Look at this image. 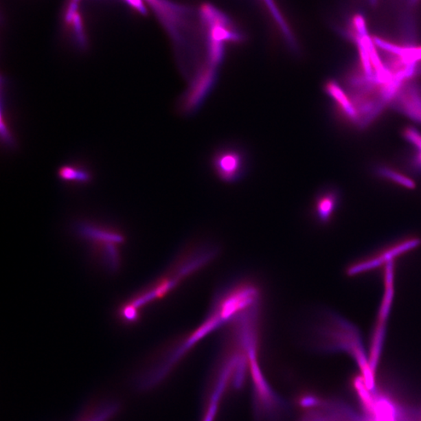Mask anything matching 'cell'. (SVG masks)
Here are the masks:
<instances>
[{"instance_id": "5b68a950", "label": "cell", "mask_w": 421, "mask_h": 421, "mask_svg": "<svg viewBox=\"0 0 421 421\" xmlns=\"http://www.w3.org/2000/svg\"><path fill=\"white\" fill-rule=\"evenodd\" d=\"M326 93L331 98L334 102L337 113L345 122L359 126V115L347 91L343 86L339 84L337 80L330 79L327 80L324 85Z\"/></svg>"}, {"instance_id": "9c48e42d", "label": "cell", "mask_w": 421, "mask_h": 421, "mask_svg": "<svg viewBox=\"0 0 421 421\" xmlns=\"http://www.w3.org/2000/svg\"><path fill=\"white\" fill-rule=\"evenodd\" d=\"M402 135L406 141L411 144L416 149V152L421 153V132L413 126H406L402 130Z\"/></svg>"}, {"instance_id": "3957f363", "label": "cell", "mask_w": 421, "mask_h": 421, "mask_svg": "<svg viewBox=\"0 0 421 421\" xmlns=\"http://www.w3.org/2000/svg\"><path fill=\"white\" fill-rule=\"evenodd\" d=\"M389 106L421 125V84L414 79L402 83Z\"/></svg>"}, {"instance_id": "7a4b0ae2", "label": "cell", "mask_w": 421, "mask_h": 421, "mask_svg": "<svg viewBox=\"0 0 421 421\" xmlns=\"http://www.w3.org/2000/svg\"><path fill=\"white\" fill-rule=\"evenodd\" d=\"M212 166L220 180L236 183L246 174L247 159L243 150L238 147H225L218 149L213 155Z\"/></svg>"}, {"instance_id": "52a82bcc", "label": "cell", "mask_w": 421, "mask_h": 421, "mask_svg": "<svg viewBox=\"0 0 421 421\" xmlns=\"http://www.w3.org/2000/svg\"><path fill=\"white\" fill-rule=\"evenodd\" d=\"M376 174L386 181L398 184L403 187L413 189L415 187V183L411 178L407 177L400 172L396 170L389 166L378 165L374 168Z\"/></svg>"}, {"instance_id": "277c9868", "label": "cell", "mask_w": 421, "mask_h": 421, "mask_svg": "<svg viewBox=\"0 0 421 421\" xmlns=\"http://www.w3.org/2000/svg\"><path fill=\"white\" fill-rule=\"evenodd\" d=\"M341 203V194L337 188L325 187L317 194L312 205L315 220L322 226L330 224Z\"/></svg>"}, {"instance_id": "8992f818", "label": "cell", "mask_w": 421, "mask_h": 421, "mask_svg": "<svg viewBox=\"0 0 421 421\" xmlns=\"http://www.w3.org/2000/svg\"><path fill=\"white\" fill-rule=\"evenodd\" d=\"M58 177L62 181L67 183H89L92 180L91 172L77 163L62 165L58 170Z\"/></svg>"}, {"instance_id": "ba28073f", "label": "cell", "mask_w": 421, "mask_h": 421, "mask_svg": "<svg viewBox=\"0 0 421 421\" xmlns=\"http://www.w3.org/2000/svg\"><path fill=\"white\" fill-rule=\"evenodd\" d=\"M7 105H5V102L2 99L1 101V139L5 146L8 148H13L16 146V139L11 129V126L8 115Z\"/></svg>"}, {"instance_id": "6da1fadb", "label": "cell", "mask_w": 421, "mask_h": 421, "mask_svg": "<svg viewBox=\"0 0 421 421\" xmlns=\"http://www.w3.org/2000/svg\"><path fill=\"white\" fill-rule=\"evenodd\" d=\"M80 2L66 0L61 14V30L63 37L75 50L86 53L90 47V39Z\"/></svg>"}, {"instance_id": "30bf717a", "label": "cell", "mask_w": 421, "mask_h": 421, "mask_svg": "<svg viewBox=\"0 0 421 421\" xmlns=\"http://www.w3.org/2000/svg\"><path fill=\"white\" fill-rule=\"evenodd\" d=\"M121 316H122L125 321L131 323L137 321L139 315L137 312V308L130 303L125 305L122 310H121Z\"/></svg>"}]
</instances>
